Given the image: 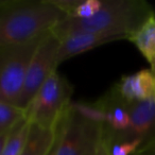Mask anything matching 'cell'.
I'll return each mask as SVG.
<instances>
[{
	"label": "cell",
	"instance_id": "cell-1",
	"mask_svg": "<svg viewBox=\"0 0 155 155\" xmlns=\"http://www.w3.org/2000/svg\"><path fill=\"white\" fill-rule=\"evenodd\" d=\"M154 12L144 0H102L98 12L87 19L66 17L52 33L62 39L73 33H98L129 39Z\"/></svg>",
	"mask_w": 155,
	"mask_h": 155
},
{
	"label": "cell",
	"instance_id": "cell-2",
	"mask_svg": "<svg viewBox=\"0 0 155 155\" xmlns=\"http://www.w3.org/2000/svg\"><path fill=\"white\" fill-rule=\"evenodd\" d=\"M66 17L52 0H1L0 46L47 34Z\"/></svg>",
	"mask_w": 155,
	"mask_h": 155
},
{
	"label": "cell",
	"instance_id": "cell-3",
	"mask_svg": "<svg viewBox=\"0 0 155 155\" xmlns=\"http://www.w3.org/2000/svg\"><path fill=\"white\" fill-rule=\"evenodd\" d=\"M105 127L89 103H71L58 124L56 155H100Z\"/></svg>",
	"mask_w": 155,
	"mask_h": 155
},
{
	"label": "cell",
	"instance_id": "cell-4",
	"mask_svg": "<svg viewBox=\"0 0 155 155\" xmlns=\"http://www.w3.org/2000/svg\"><path fill=\"white\" fill-rule=\"evenodd\" d=\"M47 34L24 43L0 46L1 101L15 104L24 86L25 79L31 62Z\"/></svg>",
	"mask_w": 155,
	"mask_h": 155
},
{
	"label": "cell",
	"instance_id": "cell-5",
	"mask_svg": "<svg viewBox=\"0 0 155 155\" xmlns=\"http://www.w3.org/2000/svg\"><path fill=\"white\" fill-rule=\"evenodd\" d=\"M72 86L65 77L55 71L41 87L30 105L26 116L31 123L55 130L61 119L70 106Z\"/></svg>",
	"mask_w": 155,
	"mask_h": 155
},
{
	"label": "cell",
	"instance_id": "cell-6",
	"mask_svg": "<svg viewBox=\"0 0 155 155\" xmlns=\"http://www.w3.org/2000/svg\"><path fill=\"white\" fill-rule=\"evenodd\" d=\"M60 39L51 32H49L39 45L34 58H33L22 89L15 105L26 110L31 101L46 81L56 71L58 53L60 49Z\"/></svg>",
	"mask_w": 155,
	"mask_h": 155
},
{
	"label": "cell",
	"instance_id": "cell-7",
	"mask_svg": "<svg viewBox=\"0 0 155 155\" xmlns=\"http://www.w3.org/2000/svg\"><path fill=\"white\" fill-rule=\"evenodd\" d=\"M127 104L130 110V124L127 131L110 144L121 141H138L142 148L155 139V99Z\"/></svg>",
	"mask_w": 155,
	"mask_h": 155
},
{
	"label": "cell",
	"instance_id": "cell-8",
	"mask_svg": "<svg viewBox=\"0 0 155 155\" xmlns=\"http://www.w3.org/2000/svg\"><path fill=\"white\" fill-rule=\"evenodd\" d=\"M112 89L127 103H139L155 99V74L152 69H141L123 75Z\"/></svg>",
	"mask_w": 155,
	"mask_h": 155
},
{
	"label": "cell",
	"instance_id": "cell-9",
	"mask_svg": "<svg viewBox=\"0 0 155 155\" xmlns=\"http://www.w3.org/2000/svg\"><path fill=\"white\" fill-rule=\"evenodd\" d=\"M124 39L121 36L98 33H73L60 39L58 53V65L75 55L84 53L101 45Z\"/></svg>",
	"mask_w": 155,
	"mask_h": 155
},
{
	"label": "cell",
	"instance_id": "cell-10",
	"mask_svg": "<svg viewBox=\"0 0 155 155\" xmlns=\"http://www.w3.org/2000/svg\"><path fill=\"white\" fill-rule=\"evenodd\" d=\"M56 132L58 127L49 130L31 123L28 139L20 155H48L55 140Z\"/></svg>",
	"mask_w": 155,
	"mask_h": 155
},
{
	"label": "cell",
	"instance_id": "cell-11",
	"mask_svg": "<svg viewBox=\"0 0 155 155\" xmlns=\"http://www.w3.org/2000/svg\"><path fill=\"white\" fill-rule=\"evenodd\" d=\"M31 122L22 118L7 135L0 137V155H20L30 132Z\"/></svg>",
	"mask_w": 155,
	"mask_h": 155
},
{
	"label": "cell",
	"instance_id": "cell-12",
	"mask_svg": "<svg viewBox=\"0 0 155 155\" xmlns=\"http://www.w3.org/2000/svg\"><path fill=\"white\" fill-rule=\"evenodd\" d=\"M141 55L152 63L155 58V14L151 15L142 26L129 38Z\"/></svg>",
	"mask_w": 155,
	"mask_h": 155
},
{
	"label": "cell",
	"instance_id": "cell-13",
	"mask_svg": "<svg viewBox=\"0 0 155 155\" xmlns=\"http://www.w3.org/2000/svg\"><path fill=\"white\" fill-rule=\"evenodd\" d=\"M25 117V110L13 103L0 100V137L7 135Z\"/></svg>",
	"mask_w": 155,
	"mask_h": 155
},
{
	"label": "cell",
	"instance_id": "cell-14",
	"mask_svg": "<svg viewBox=\"0 0 155 155\" xmlns=\"http://www.w3.org/2000/svg\"><path fill=\"white\" fill-rule=\"evenodd\" d=\"M141 144L138 141H121L110 146V155H134Z\"/></svg>",
	"mask_w": 155,
	"mask_h": 155
},
{
	"label": "cell",
	"instance_id": "cell-15",
	"mask_svg": "<svg viewBox=\"0 0 155 155\" xmlns=\"http://www.w3.org/2000/svg\"><path fill=\"white\" fill-rule=\"evenodd\" d=\"M134 155H155V139L140 148Z\"/></svg>",
	"mask_w": 155,
	"mask_h": 155
},
{
	"label": "cell",
	"instance_id": "cell-16",
	"mask_svg": "<svg viewBox=\"0 0 155 155\" xmlns=\"http://www.w3.org/2000/svg\"><path fill=\"white\" fill-rule=\"evenodd\" d=\"M58 132H56V137L54 140L53 144H52L51 149H50L48 155H56V150H58Z\"/></svg>",
	"mask_w": 155,
	"mask_h": 155
},
{
	"label": "cell",
	"instance_id": "cell-17",
	"mask_svg": "<svg viewBox=\"0 0 155 155\" xmlns=\"http://www.w3.org/2000/svg\"><path fill=\"white\" fill-rule=\"evenodd\" d=\"M100 155H110V144H108V141L106 142V144L104 146V148L102 149Z\"/></svg>",
	"mask_w": 155,
	"mask_h": 155
},
{
	"label": "cell",
	"instance_id": "cell-18",
	"mask_svg": "<svg viewBox=\"0 0 155 155\" xmlns=\"http://www.w3.org/2000/svg\"><path fill=\"white\" fill-rule=\"evenodd\" d=\"M151 69H152V71L154 72V74H155V58H154V61H153L152 63H151Z\"/></svg>",
	"mask_w": 155,
	"mask_h": 155
}]
</instances>
